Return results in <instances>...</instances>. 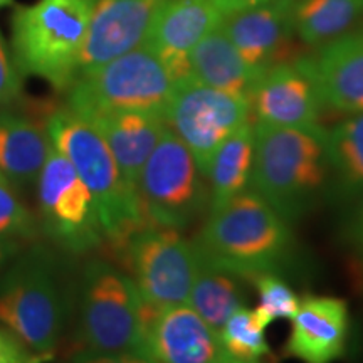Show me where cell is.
<instances>
[{
  "label": "cell",
  "mask_w": 363,
  "mask_h": 363,
  "mask_svg": "<svg viewBox=\"0 0 363 363\" xmlns=\"http://www.w3.org/2000/svg\"><path fill=\"white\" fill-rule=\"evenodd\" d=\"M12 246H16V242L0 238V271H2V267L9 257L12 256Z\"/></svg>",
  "instance_id": "cell-34"
},
{
  "label": "cell",
  "mask_w": 363,
  "mask_h": 363,
  "mask_svg": "<svg viewBox=\"0 0 363 363\" xmlns=\"http://www.w3.org/2000/svg\"><path fill=\"white\" fill-rule=\"evenodd\" d=\"M239 279L238 276L208 266L201 259L187 305L192 306L207 325L219 331L227 318L242 308L246 301Z\"/></svg>",
  "instance_id": "cell-25"
},
{
  "label": "cell",
  "mask_w": 363,
  "mask_h": 363,
  "mask_svg": "<svg viewBox=\"0 0 363 363\" xmlns=\"http://www.w3.org/2000/svg\"><path fill=\"white\" fill-rule=\"evenodd\" d=\"M251 104L238 94L211 88L194 78L175 83L165 111V123L190 150L206 177L216 150L249 121Z\"/></svg>",
  "instance_id": "cell-11"
},
{
  "label": "cell",
  "mask_w": 363,
  "mask_h": 363,
  "mask_svg": "<svg viewBox=\"0 0 363 363\" xmlns=\"http://www.w3.org/2000/svg\"><path fill=\"white\" fill-rule=\"evenodd\" d=\"M52 353H35L11 331L0 330V363H48Z\"/></svg>",
  "instance_id": "cell-30"
},
{
  "label": "cell",
  "mask_w": 363,
  "mask_h": 363,
  "mask_svg": "<svg viewBox=\"0 0 363 363\" xmlns=\"http://www.w3.org/2000/svg\"><path fill=\"white\" fill-rule=\"evenodd\" d=\"M145 315L147 305L130 274L104 259L89 261L79 284L76 353L145 357Z\"/></svg>",
  "instance_id": "cell-6"
},
{
  "label": "cell",
  "mask_w": 363,
  "mask_h": 363,
  "mask_svg": "<svg viewBox=\"0 0 363 363\" xmlns=\"http://www.w3.org/2000/svg\"><path fill=\"white\" fill-rule=\"evenodd\" d=\"M51 142L72 163L96 202L106 244L118 252L147 224L138 194L118 169L99 131L69 108H51L45 118Z\"/></svg>",
  "instance_id": "cell-3"
},
{
  "label": "cell",
  "mask_w": 363,
  "mask_h": 363,
  "mask_svg": "<svg viewBox=\"0 0 363 363\" xmlns=\"http://www.w3.org/2000/svg\"><path fill=\"white\" fill-rule=\"evenodd\" d=\"M38 195L40 227L59 247L86 254L106 242L93 195L52 142L38 179Z\"/></svg>",
  "instance_id": "cell-10"
},
{
  "label": "cell",
  "mask_w": 363,
  "mask_h": 363,
  "mask_svg": "<svg viewBox=\"0 0 363 363\" xmlns=\"http://www.w3.org/2000/svg\"><path fill=\"white\" fill-rule=\"evenodd\" d=\"M67 313L69 294L57 256L35 244L0 278V323L33 352L52 353Z\"/></svg>",
  "instance_id": "cell-4"
},
{
  "label": "cell",
  "mask_w": 363,
  "mask_h": 363,
  "mask_svg": "<svg viewBox=\"0 0 363 363\" xmlns=\"http://www.w3.org/2000/svg\"><path fill=\"white\" fill-rule=\"evenodd\" d=\"M267 323L256 310L242 306L227 318L219 330V338L227 355L242 362H257L271 357L266 340Z\"/></svg>",
  "instance_id": "cell-26"
},
{
  "label": "cell",
  "mask_w": 363,
  "mask_h": 363,
  "mask_svg": "<svg viewBox=\"0 0 363 363\" xmlns=\"http://www.w3.org/2000/svg\"><path fill=\"white\" fill-rule=\"evenodd\" d=\"M145 357L155 363H222L219 331L189 305L147 306Z\"/></svg>",
  "instance_id": "cell-13"
},
{
  "label": "cell",
  "mask_w": 363,
  "mask_h": 363,
  "mask_svg": "<svg viewBox=\"0 0 363 363\" xmlns=\"http://www.w3.org/2000/svg\"><path fill=\"white\" fill-rule=\"evenodd\" d=\"M325 147L330 190L340 201H358L363 195V113L326 130Z\"/></svg>",
  "instance_id": "cell-23"
},
{
  "label": "cell",
  "mask_w": 363,
  "mask_h": 363,
  "mask_svg": "<svg viewBox=\"0 0 363 363\" xmlns=\"http://www.w3.org/2000/svg\"><path fill=\"white\" fill-rule=\"evenodd\" d=\"M249 104L261 123L321 130L320 116L325 104L299 59L262 72L249 93Z\"/></svg>",
  "instance_id": "cell-14"
},
{
  "label": "cell",
  "mask_w": 363,
  "mask_h": 363,
  "mask_svg": "<svg viewBox=\"0 0 363 363\" xmlns=\"http://www.w3.org/2000/svg\"><path fill=\"white\" fill-rule=\"evenodd\" d=\"M350 328V308L345 299L308 294L291 318L284 353L303 363H333L347 352Z\"/></svg>",
  "instance_id": "cell-17"
},
{
  "label": "cell",
  "mask_w": 363,
  "mask_h": 363,
  "mask_svg": "<svg viewBox=\"0 0 363 363\" xmlns=\"http://www.w3.org/2000/svg\"><path fill=\"white\" fill-rule=\"evenodd\" d=\"M72 363H155L148 357L133 355V353H113V355H88L74 353Z\"/></svg>",
  "instance_id": "cell-32"
},
{
  "label": "cell",
  "mask_w": 363,
  "mask_h": 363,
  "mask_svg": "<svg viewBox=\"0 0 363 363\" xmlns=\"http://www.w3.org/2000/svg\"><path fill=\"white\" fill-rule=\"evenodd\" d=\"M22 93L21 71L9 54L2 34H0V108L12 104Z\"/></svg>",
  "instance_id": "cell-29"
},
{
  "label": "cell",
  "mask_w": 363,
  "mask_h": 363,
  "mask_svg": "<svg viewBox=\"0 0 363 363\" xmlns=\"http://www.w3.org/2000/svg\"><path fill=\"white\" fill-rule=\"evenodd\" d=\"M254 160V128L246 121L216 150L208 163V214L219 211L251 184Z\"/></svg>",
  "instance_id": "cell-22"
},
{
  "label": "cell",
  "mask_w": 363,
  "mask_h": 363,
  "mask_svg": "<svg viewBox=\"0 0 363 363\" xmlns=\"http://www.w3.org/2000/svg\"><path fill=\"white\" fill-rule=\"evenodd\" d=\"M283 2H286V4H289V6H293L294 2H296V0H283Z\"/></svg>",
  "instance_id": "cell-38"
},
{
  "label": "cell",
  "mask_w": 363,
  "mask_h": 363,
  "mask_svg": "<svg viewBox=\"0 0 363 363\" xmlns=\"http://www.w3.org/2000/svg\"><path fill=\"white\" fill-rule=\"evenodd\" d=\"M343 239L348 246L363 251V195L353 202L343 224Z\"/></svg>",
  "instance_id": "cell-31"
},
{
  "label": "cell",
  "mask_w": 363,
  "mask_h": 363,
  "mask_svg": "<svg viewBox=\"0 0 363 363\" xmlns=\"http://www.w3.org/2000/svg\"><path fill=\"white\" fill-rule=\"evenodd\" d=\"M11 2H12V0H0V6H9Z\"/></svg>",
  "instance_id": "cell-37"
},
{
  "label": "cell",
  "mask_w": 363,
  "mask_h": 363,
  "mask_svg": "<svg viewBox=\"0 0 363 363\" xmlns=\"http://www.w3.org/2000/svg\"><path fill=\"white\" fill-rule=\"evenodd\" d=\"M136 194L147 224L169 229H185L208 207L206 177L169 126L145 162Z\"/></svg>",
  "instance_id": "cell-8"
},
{
  "label": "cell",
  "mask_w": 363,
  "mask_h": 363,
  "mask_svg": "<svg viewBox=\"0 0 363 363\" xmlns=\"http://www.w3.org/2000/svg\"><path fill=\"white\" fill-rule=\"evenodd\" d=\"M96 0H39L12 17L13 62L21 74L38 76L62 91L78 76Z\"/></svg>",
  "instance_id": "cell-5"
},
{
  "label": "cell",
  "mask_w": 363,
  "mask_h": 363,
  "mask_svg": "<svg viewBox=\"0 0 363 363\" xmlns=\"http://www.w3.org/2000/svg\"><path fill=\"white\" fill-rule=\"evenodd\" d=\"M251 185L289 225L310 214L330 190L326 130H301L257 121Z\"/></svg>",
  "instance_id": "cell-1"
},
{
  "label": "cell",
  "mask_w": 363,
  "mask_h": 363,
  "mask_svg": "<svg viewBox=\"0 0 363 363\" xmlns=\"http://www.w3.org/2000/svg\"><path fill=\"white\" fill-rule=\"evenodd\" d=\"M224 13L216 0H165L150 27L145 45L170 71L175 83L190 78L189 54L211 30L222 24Z\"/></svg>",
  "instance_id": "cell-15"
},
{
  "label": "cell",
  "mask_w": 363,
  "mask_h": 363,
  "mask_svg": "<svg viewBox=\"0 0 363 363\" xmlns=\"http://www.w3.org/2000/svg\"><path fill=\"white\" fill-rule=\"evenodd\" d=\"M363 17V0H296L291 24L305 44L323 45L350 29Z\"/></svg>",
  "instance_id": "cell-24"
},
{
  "label": "cell",
  "mask_w": 363,
  "mask_h": 363,
  "mask_svg": "<svg viewBox=\"0 0 363 363\" xmlns=\"http://www.w3.org/2000/svg\"><path fill=\"white\" fill-rule=\"evenodd\" d=\"M0 184H7V180L6 179H4V177L2 175H0ZM9 185V184H7Z\"/></svg>",
  "instance_id": "cell-39"
},
{
  "label": "cell",
  "mask_w": 363,
  "mask_h": 363,
  "mask_svg": "<svg viewBox=\"0 0 363 363\" xmlns=\"http://www.w3.org/2000/svg\"><path fill=\"white\" fill-rule=\"evenodd\" d=\"M88 121L103 136L121 175L136 192L145 162L167 128L165 118L143 111H111Z\"/></svg>",
  "instance_id": "cell-19"
},
{
  "label": "cell",
  "mask_w": 363,
  "mask_h": 363,
  "mask_svg": "<svg viewBox=\"0 0 363 363\" xmlns=\"http://www.w3.org/2000/svg\"><path fill=\"white\" fill-rule=\"evenodd\" d=\"M51 138L40 121L13 113H0V175L9 185L38 184Z\"/></svg>",
  "instance_id": "cell-20"
},
{
  "label": "cell",
  "mask_w": 363,
  "mask_h": 363,
  "mask_svg": "<svg viewBox=\"0 0 363 363\" xmlns=\"http://www.w3.org/2000/svg\"><path fill=\"white\" fill-rule=\"evenodd\" d=\"M189 66L190 78L199 83L247 99L254 83L261 76L244 61L220 26L190 51Z\"/></svg>",
  "instance_id": "cell-21"
},
{
  "label": "cell",
  "mask_w": 363,
  "mask_h": 363,
  "mask_svg": "<svg viewBox=\"0 0 363 363\" xmlns=\"http://www.w3.org/2000/svg\"><path fill=\"white\" fill-rule=\"evenodd\" d=\"M163 2L165 0H96L76 78L91 74L113 59L140 48Z\"/></svg>",
  "instance_id": "cell-12"
},
{
  "label": "cell",
  "mask_w": 363,
  "mask_h": 363,
  "mask_svg": "<svg viewBox=\"0 0 363 363\" xmlns=\"http://www.w3.org/2000/svg\"><path fill=\"white\" fill-rule=\"evenodd\" d=\"M222 363H256V362H242V360H238V358H233L230 355H227L225 360Z\"/></svg>",
  "instance_id": "cell-36"
},
{
  "label": "cell",
  "mask_w": 363,
  "mask_h": 363,
  "mask_svg": "<svg viewBox=\"0 0 363 363\" xmlns=\"http://www.w3.org/2000/svg\"><path fill=\"white\" fill-rule=\"evenodd\" d=\"M291 7L283 0H267L222 19L220 29L259 74L291 56Z\"/></svg>",
  "instance_id": "cell-16"
},
{
  "label": "cell",
  "mask_w": 363,
  "mask_h": 363,
  "mask_svg": "<svg viewBox=\"0 0 363 363\" xmlns=\"http://www.w3.org/2000/svg\"><path fill=\"white\" fill-rule=\"evenodd\" d=\"M362 256H360V261H358V276H360V281H362V286H363V251Z\"/></svg>",
  "instance_id": "cell-35"
},
{
  "label": "cell",
  "mask_w": 363,
  "mask_h": 363,
  "mask_svg": "<svg viewBox=\"0 0 363 363\" xmlns=\"http://www.w3.org/2000/svg\"><path fill=\"white\" fill-rule=\"evenodd\" d=\"M299 61L325 106L348 116L363 113V29L340 35L321 45L316 56Z\"/></svg>",
  "instance_id": "cell-18"
},
{
  "label": "cell",
  "mask_w": 363,
  "mask_h": 363,
  "mask_svg": "<svg viewBox=\"0 0 363 363\" xmlns=\"http://www.w3.org/2000/svg\"><path fill=\"white\" fill-rule=\"evenodd\" d=\"M194 244L206 264L244 281L261 272L279 274L294 249L288 222L254 190L211 212Z\"/></svg>",
  "instance_id": "cell-2"
},
{
  "label": "cell",
  "mask_w": 363,
  "mask_h": 363,
  "mask_svg": "<svg viewBox=\"0 0 363 363\" xmlns=\"http://www.w3.org/2000/svg\"><path fill=\"white\" fill-rule=\"evenodd\" d=\"M175 81L163 61L142 44L67 88V108L93 118L111 111H143L165 118Z\"/></svg>",
  "instance_id": "cell-7"
},
{
  "label": "cell",
  "mask_w": 363,
  "mask_h": 363,
  "mask_svg": "<svg viewBox=\"0 0 363 363\" xmlns=\"http://www.w3.org/2000/svg\"><path fill=\"white\" fill-rule=\"evenodd\" d=\"M145 305H187L201 257L180 230L145 225L120 251Z\"/></svg>",
  "instance_id": "cell-9"
},
{
  "label": "cell",
  "mask_w": 363,
  "mask_h": 363,
  "mask_svg": "<svg viewBox=\"0 0 363 363\" xmlns=\"http://www.w3.org/2000/svg\"><path fill=\"white\" fill-rule=\"evenodd\" d=\"M251 284L259 294V313L267 326L276 320H291L298 311L301 298L293 291V288L281 278L278 272H261L252 276Z\"/></svg>",
  "instance_id": "cell-27"
},
{
  "label": "cell",
  "mask_w": 363,
  "mask_h": 363,
  "mask_svg": "<svg viewBox=\"0 0 363 363\" xmlns=\"http://www.w3.org/2000/svg\"><path fill=\"white\" fill-rule=\"evenodd\" d=\"M264 2H267V0H216L217 7L220 9V12L224 13V17L239 11H244V9L259 6V4H264Z\"/></svg>",
  "instance_id": "cell-33"
},
{
  "label": "cell",
  "mask_w": 363,
  "mask_h": 363,
  "mask_svg": "<svg viewBox=\"0 0 363 363\" xmlns=\"http://www.w3.org/2000/svg\"><path fill=\"white\" fill-rule=\"evenodd\" d=\"M39 222L27 211L7 184H0V238L12 240H34L39 235Z\"/></svg>",
  "instance_id": "cell-28"
}]
</instances>
